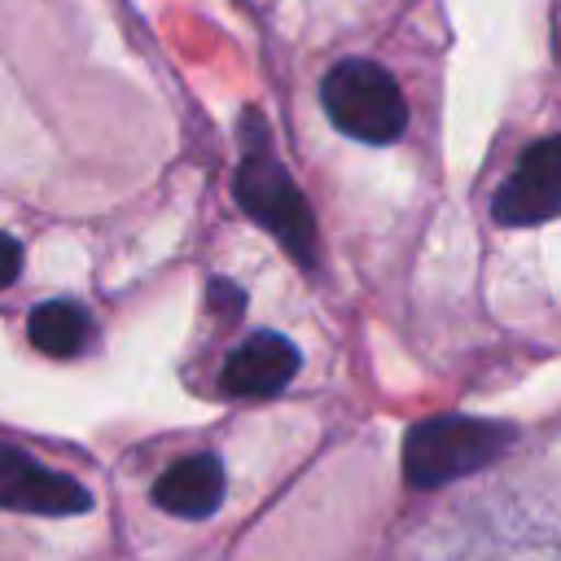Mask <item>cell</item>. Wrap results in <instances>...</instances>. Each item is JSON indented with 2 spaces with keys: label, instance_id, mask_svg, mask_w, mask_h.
<instances>
[{
  "label": "cell",
  "instance_id": "6da1fadb",
  "mask_svg": "<svg viewBox=\"0 0 561 561\" xmlns=\"http://www.w3.org/2000/svg\"><path fill=\"white\" fill-rule=\"evenodd\" d=\"M241 136H250V149L237 167V202L241 210L263 224L298 263L316 259V219L307 210V197L298 193V184L289 180V171L267 153V131L259 123V114H245Z\"/></svg>",
  "mask_w": 561,
  "mask_h": 561
},
{
  "label": "cell",
  "instance_id": "7a4b0ae2",
  "mask_svg": "<svg viewBox=\"0 0 561 561\" xmlns=\"http://www.w3.org/2000/svg\"><path fill=\"white\" fill-rule=\"evenodd\" d=\"M513 443L508 425L478 416H430L416 421L403 438V478L412 486H443L491 465Z\"/></svg>",
  "mask_w": 561,
  "mask_h": 561
},
{
  "label": "cell",
  "instance_id": "3957f363",
  "mask_svg": "<svg viewBox=\"0 0 561 561\" xmlns=\"http://www.w3.org/2000/svg\"><path fill=\"white\" fill-rule=\"evenodd\" d=\"M320 101L333 127L364 145H390L408 127V101L399 83L377 61L364 57L337 61L320 83Z\"/></svg>",
  "mask_w": 561,
  "mask_h": 561
},
{
  "label": "cell",
  "instance_id": "277c9868",
  "mask_svg": "<svg viewBox=\"0 0 561 561\" xmlns=\"http://www.w3.org/2000/svg\"><path fill=\"white\" fill-rule=\"evenodd\" d=\"M491 210L508 228H530L561 215V136H543L522 153L513 175L500 184Z\"/></svg>",
  "mask_w": 561,
  "mask_h": 561
},
{
  "label": "cell",
  "instance_id": "5b68a950",
  "mask_svg": "<svg viewBox=\"0 0 561 561\" xmlns=\"http://www.w3.org/2000/svg\"><path fill=\"white\" fill-rule=\"evenodd\" d=\"M0 508L39 513V517H70V513H88L92 495L70 473H57V469L39 465L35 456H26L22 447L0 443Z\"/></svg>",
  "mask_w": 561,
  "mask_h": 561
},
{
  "label": "cell",
  "instance_id": "8992f818",
  "mask_svg": "<svg viewBox=\"0 0 561 561\" xmlns=\"http://www.w3.org/2000/svg\"><path fill=\"white\" fill-rule=\"evenodd\" d=\"M298 351L289 337L280 333H254L245 337L228 364H224V390L228 394H250V399H267V394H280L294 373H298Z\"/></svg>",
  "mask_w": 561,
  "mask_h": 561
},
{
  "label": "cell",
  "instance_id": "52a82bcc",
  "mask_svg": "<svg viewBox=\"0 0 561 561\" xmlns=\"http://www.w3.org/2000/svg\"><path fill=\"white\" fill-rule=\"evenodd\" d=\"M224 500V465L219 456L210 451H197V456H184L175 460L158 482H153V504L175 513V517H210Z\"/></svg>",
  "mask_w": 561,
  "mask_h": 561
},
{
  "label": "cell",
  "instance_id": "ba28073f",
  "mask_svg": "<svg viewBox=\"0 0 561 561\" xmlns=\"http://www.w3.org/2000/svg\"><path fill=\"white\" fill-rule=\"evenodd\" d=\"M26 337L35 351L53 355V359H70L83 351V342L92 337V320L79 302L70 298H53V302H39L31 307V320H26Z\"/></svg>",
  "mask_w": 561,
  "mask_h": 561
},
{
  "label": "cell",
  "instance_id": "9c48e42d",
  "mask_svg": "<svg viewBox=\"0 0 561 561\" xmlns=\"http://www.w3.org/2000/svg\"><path fill=\"white\" fill-rule=\"evenodd\" d=\"M18 272H22V245H18V237L0 232V289L9 280H18Z\"/></svg>",
  "mask_w": 561,
  "mask_h": 561
},
{
  "label": "cell",
  "instance_id": "30bf717a",
  "mask_svg": "<svg viewBox=\"0 0 561 561\" xmlns=\"http://www.w3.org/2000/svg\"><path fill=\"white\" fill-rule=\"evenodd\" d=\"M552 53H557V61H561V0L552 4Z\"/></svg>",
  "mask_w": 561,
  "mask_h": 561
}]
</instances>
